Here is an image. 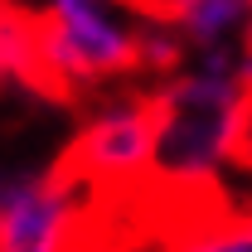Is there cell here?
Wrapping results in <instances>:
<instances>
[{
    "label": "cell",
    "instance_id": "cell-1",
    "mask_svg": "<svg viewBox=\"0 0 252 252\" xmlns=\"http://www.w3.org/2000/svg\"><path fill=\"white\" fill-rule=\"evenodd\" d=\"M243 54L238 49L199 54L194 68L165 78L151 93V112H156L151 185L160 194L189 199L214 185L223 165H233V146L252 102V93L238 83Z\"/></svg>",
    "mask_w": 252,
    "mask_h": 252
},
{
    "label": "cell",
    "instance_id": "cell-2",
    "mask_svg": "<svg viewBox=\"0 0 252 252\" xmlns=\"http://www.w3.org/2000/svg\"><path fill=\"white\" fill-rule=\"evenodd\" d=\"M151 156H156V112L146 93L102 107L73 136L59 165L73 180H83L93 194H136V185L151 180Z\"/></svg>",
    "mask_w": 252,
    "mask_h": 252
},
{
    "label": "cell",
    "instance_id": "cell-3",
    "mask_svg": "<svg viewBox=\"0 0 252 252\" xmlns=\"http://www.w3.org/2000/svg\"><path fill=\"white\" fill-rule=\"evenodd\" d=\"M0 252H97L93 189L59 160L39 170L30 194L0 223Z\"/></svg>",
    "mask_w": 252,
    "mask_h": 252
},
{
    "label": "cell",
    "instance_id": "cell-4",
    "mask_svg": "<svg viewBox=\"0 0 252 252\" xmlns=\"http://www.w3.org/2000/svg\"><path fill=\"white\" fill-rule=\"evenodd\" d=\"M165 252H252V214L248 219L194 223L185 238H175Z\"/></svg>",
    "mask_w": 252,
    "mask_h": 252
},
{
    "label": "cell",
    "instance_id": "cell-5",
    "mask_svg": "<svg viewBox=\"0 0 252 252\" xmlns=\"http://www.w3.org/2000/svg\"><path fill=\"white\" fill-rule=\"evenodd\" d=\"M34 175H39V170H0V223L10 219V209L30 194Z\"/></svg>",
    "mask_w": 252,
    "mask_h": 252
},
{
    "label": "cell",
    "instance_id": "cell-6",
    "mask_svg": "<svg viewBox=\"0 0 252 252\" xmlns=\"http://www.w3.org/2000/svg\"><path fill=\"white\" fill-rule=\"evenodd\" d=\"M233 165L252 175V102H248V117H243V131H238V146H233Z\"/></svg>",
    "mask_w": 252,
    "mask_h": 252
},
{
    "label": "cell",
    "instance_id": "cell-7",
    "mask_svg": "<svg viewBox=\"0 0 252 252\" xmlns=\"http://www.w3.org/2000/svg\"><path fill=\"white\" fill-rule=\"evenodd\" d=\"M10 73V59H5V0H0V78Z\"/></svg>",
    "mask_w": 252,
    "mask_h": 252
}]
</instances>
